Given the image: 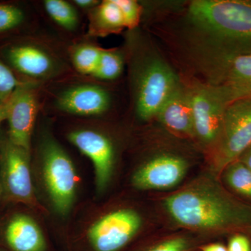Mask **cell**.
<instances>
[{
	"mask_svg": "<svg viewBox=\"0 0 251 251\" xmlns=\"http://www.w3.org/2000/svg\"><path fill=\"white\" fill-rule=\"evenodd\" d=\"M163 204L172 219L186 228L251 234V204L239 201L212 181L190 185L167 197Z\"/></svg>",
	"mask_w": 251,
	"mask_h": 251,
	"instance_id": "1",
	"label": "cell"
},
{
	"mask_svg": "<svg viewBox=\"0 0 251 251\" xmlns=\"http://www.w3.org/2000/svg\"><path fill=\"white\" fill-rule=\"evenodd\" d=\"M189 16L219 41L223 56L251 54V1L198 0L190 5Z\"/></svg>",
	"mask_w": 251,
	"mask_h": 251,
	"instance_id": "2",
	"label": "cell"
},
{
	"mask_svg": "<svg viewBox=\"0 0 251 251\" xmlns=\"http://www.w3.org/2000/svg\"><path fill=\"white\" fill-rule=\"evenodd\" d=\"M43 176L54 209L66 215L75 201L78 176L71 158L52 140L43 149Z\"/></svg>",
	"mask_w": 251,
	"mask_h": 251,
	"instance_id": "3",
	"label": "cell"
},
{
	"mask_svg": "<svg viewBox=\"0 0 251 251\" xmlns=\"http://www.w3.org/2000/svg\"><path fill=\"white\" fill-rule=\"evenodd\" d=\"M217 143L214 167L218 172L224 171L251 146V98L227 104Z\"/></svg>",
	"mask_w": 251,
	"mask_h": 251,
	"instance_id": "4",
	"label": "cell"
},
{
	"mask_svg": "<svg viewBox=\"0 0 251 251\" xmlns=\"http://www.w3.org/2000/svg\"><path fill=\"white\" fill-rule=\"evenodd\" d=\"M0 179L3 199L31 207L37 206L29 152L9 140L2 143L0 147Z\"/></svg>",
	"mask_w": 251,
	"mask_h": 251,
	"instance_id": "5",
	"label": "cell"
},
{
	"mask_svg": "<svg viewBox=\"0 0 251 251\" xmlns=\"http://www.w3.org/2000/svg\"><path fill=\"white\" fill-rule=\"evenodd\" d=\"M141 216L130 209L112 211L91 226L88 238L96 251H119L138 233Z\"/></svg>",
	"mask_w": 251,
	"mask_h": 251,
	"instance_id": "6",
	"label": "cell"
},
{
	"mask_svg": "<svg viewBox=\"0 0 251 251\" xmlns=\"http://www.w3.org/2000/svg\"><path fill=\"white\" fill-rule=\"evenodd\" d=\"M178 88L173 71L161 61H153L145 69L138 90L137 112L148 120L156 116L168 99Z\"/></svg>",
	"mask_w": 251,
	"mask_h": 251,
	"instance_id": "7",
	"label": "cell"
},
{
	"mask_svg": "<svg viewBox=\"0 0 251 251\" xmlns=\"http://www.w3.org/2000/svg\"><path fill=\"white\" fill-rule=\"evenodd\" d=\"M228 99L222 90L201 89L191 95L195 135L202 143H217Z\"/></svg>",
	"mask_w": 251,
	"mask_h": 251,
	"instance_id": "8",
	"label": "cell"
},
{
	"mask_svg": "<svg viewBox=\"0 0 251 251\" xmlns=\"http://www.w3.org/2000/svg\"><path fill=\"white\" fill-rule=\"evenodd\" d=\"M9 140L29 152L31 132L37 114L35 96L27 86L18 87L5 102Z\"/></svg>",
	"mask_w": 251,
	"mask_h": 251,
	"instance_id": "9",
	"label": "cell"
},
{
	"mask_svg": "<svg viewBox=\"0 0 251 251\" xmlns=\"http://www.w3.org/2000/svg\"><path fill=\"white\" fill-rule=\"evenodd\" d=\"M188 171L184 158L160 155L146 162L133 175L132 183L140 190H166L179 184Z\"/></svg>",
	"mask_w": 251,
	"mask_h": 251,
	"instance_id": "10",
	"label": "cell"
},
{
	"mask_svg": "<svg viewBox=\"0 0 251 251\" xmlns=\"http://www.w3.org/2000/svg\"><path fill=\"white\" fill-rule=\"evenodd\" d=\"M69 139L73 145L90 158L94 167L96 184L99 192L108 186L114 166V148L106 136L92 130L72 132Z\"/></svg>",
	"mask_w": 251,
	"mask_h": 251,
	"instance_id": "11",
	"label": "cell"
},
{
	"mask_svg": "<svg viewBox=\"0 0 251 251\" xmlns=\"http://www.w3.org/2000/svg\"><path fill=\"white\" fill-rule=\"evenodd\" d=\"M110 97L99 86L83 85L72 87L57 100L60 110L82 116L100 115L108 110Z\"/></svg>",
	"mask_w": 251,
	"mask_h": 251,
	"instance_id": "12",
	"label": "cell"
},
{
	"mask_svg": "<svg viewBox=\"0 0 251 251\" xmlns=\"http://www.w3.org/2000/svg\"><path fill=\"white\" fill-rule=\"evenodd\" d=\"M222 70L226 87L222 89L229 103L251 98V54L222 56Z\"/></svg>",
	"mask_w": 251,
	"mask_h": 251,
	"instance_id": "13",
	"label": "cell"
},
{
	"mask_svg": "<svg viewBox=\"0 0 251 251\" xmlns=\"http://www.w3.org/2000/svg\"><path fill=\"white\" fill-rule=\"evenodd\" d=\"M5 240L14 251H45L42 231L34 219L25 214H14L6 224Z\"/></svg>",
	"mask_w": 251,
	"mask_h": 251,
	"instance_id": "14",
	"label": "cell"
},
{
	"mask_svg": "<svg viewBox=\"0 0 251 251\" xmlns=\"http://www.w3.org/2000/svg\"><path fill=\"white\" fill-rule=\"evenodd\" d=\"M158 116L171 131L179 135H195L191 95L185 94L179 87L162 107Z\"/></svg>",
	"mask_w": 251,
	"mask_h": 251,
	"instance_id": "15",
	"label": "cell"
},
{
	"mask_svg": "<svg viewBox=\"0 0 251 251\" xmlns=\"http://www.w3.org/2000/svg\"><path fill=\"white\" fill-rule=\"evenodd\" d=\"M8 57L16 69L28 76L44 77L53 69L52 58L34 46H15L9 50Z\"/></svg>",
	"mask_w": 251,
	"mask_h": 251,
	"instance_id": "16",
	"label": "cell"
},
{
	"mask_svg": "<svg viewBox=\"0 0 251 251\" xmlns=\"http://www.w3.org/2000/svg\"><path fill=\"white\" fill-rule=\"evenodd\" d=\"M94 31H116L125 27V20L115 0H106L99 4L94 15Z\"/></svg>",
	"mask_w": 251,
	"mask_h": 251,
	"instance_id": "17",
	"label": "cell"
},
{
	"mask_svg": "<svg viewBox=\"0 0 251 251\" xmlns=\"http://www.w3.org/2000/svg\"><path fill=\"white\" fill-rule=\"evenodd\" d=\"M224 179L229 188L242 197L251 201V171L237 160L224 170Z\"/></svg>",
	"mask_w": 251,
	"mask_h": 251,
	"instance_id": "18",
	"label": "cell"
},
{
	"mask_svg": "<svg viewBox=\"0 0 251 251\" xmlns=\"http://www.w3.org/2000/svg\"><path fill=\"white\" fill-rule=\"evenodd\" d=\"M44 5L48 14L64 29L73 30L78 22L77 11L64 0H46Z\"/></svg>",
	"mask_w": 251,
	"mask_h": 251,
	"instance_id": "19",
	"label": "cell"
},
{
	"mask_svg": "<svg viewBox=\"0 0 251 251\" xmlns=\"http://www.w3.org/2000/svg\"><path fill=\"white\" fill-rule=\"evenodd\" d=\"M102 50L94 46L83 45L77 48L73 55V60L79 72L93 75L98 67Z\"/></svg>",
	"mask_w": 251,
	"mask_h": 251,
	"instance_id": "20",
	"label": "cell"
},
{
	"mask_svg": "<svg viewBox=\"0 0 251 251\" xmlns=\"http://www.w3.org/2000/svg\"><path fill=\"white\" fill-rule=\"evenodd\" d=\"M123 62L120 54L111 51L102 50L98 67L94 76L102 80L117 78L121 74Z\"/></svg>",
	"mask_w": 251,
	"mask_h": 251,
	"instance_id": "21",
	"label": "cell"
},
{
	"mask_svg": "<svg viewBox=\"0 0 251 251\" xmlns=\"http://www.w3.org/2000/svg\"><path fill=\"white\" fill-rule=\"evenodd\" d=\"M22 85L9 68L0 62V101H7L16 89Z\"/></svg>",
	"mask_w": 251,
	"mask_h": 251,
	"instance_id": "22",
	"label": "cell"
},
{
	"mask_svg": "<svg viewBox=\"0 0 251 251\" xmlns=\"http://www.w3.org/2000/svg\"><path fill=\"white\" fill-rule=\"evenodd\" d=\"M24 19V14L12 5L0 4V32L17 27Z\"/></svg>",
	"mask_w": 251,
	"mask_h": 251,
	"instance_id": "23",
	"label": "cell"
},
{
	"mask_svg": "<svg viewBox=\"0 0 251 251\" xmlns=\"http://www.w3.org/2000/svg\"><path fill=\"white\" fill-rule=\"evenodd\" d=\"M193 248L189 239L177 236L161 241L143 251H191Z\"/></svg>",
	"mask_w": 251,
	"mask_h": 251,
	"instance_id": "24",
	"label": "cell"
},
{
	"mask_svg": "<svg viewBox=\"0 0 251 251\" xmlns=\"http://www.w3.org/2000/svg\"><path fill=\"white\" fill-rule=\"evenodd\" d=\"M125 20V27L134 28L138 24L140 18V5L133 0H115Z\"/></svg>",
	"mask_w": 251,
	"mask_h": 251,
	"instance_id": "25",
	"label": "cell"
},
{
	"mask_svg": "<svg viewBox=\"0 0 251 251\" xmlns=\"http://www.w3.org/2000/svg\"><path fill=\"white\" fill-rule=\"evenodd\" d=\"M227 251H251V242L247 236L236 234L229 239Z\"/></svg>",
	"mask_w": 251,
	"mask_h": 251,
	"instance_id": "26",
	"label": "cell"
},
{
	"mask_svg": "<svg viewBox=\"0 0 251 251\" xmlns=\"http://www.w3.org/2000/svg\"><path fill=\"white\" fill-rule=\"evenodd\" d=\"M238 160L242 162L251 171V146L242 153V156L239 157Z\"/></svg>",
	"mask_w": 251,
	"mask_h": 251,
	"instance_id": "27",
	"label": "cell"
},
{
	"mask_svg": "<svg viewBox=\"0 0 251 251\" xmlns=\"http://www.w3.org/2000/svg\"><path fill=\"white\" fill-rule=\"evenodd\" d=\"M202 251H227V247L220 243L208 244L202 248Z\"/></svg>",
	"mask_w": 251,
	"mask_h": 251,
	"instance_id": "28",
	"label": "cell"
},
{
	"mask_svg": "<svg viewBox=\"0 0 251 251\" xmlns=\"http://www.w3.org/2000/svg\"><path fill=\"white\" fill-rule=\"evenodd\" d=\"M75 3L81 8H91L99 4V1L95 0H76Z\"/></svg>",
	"mask_w": 251,
	"mask_h": 251,
	"instance_id": "29",
	"label": "cell"
},
{
	"mask_svg": "<svg viewBox=\"0 0 251 251\" xmlns=\"http://www.w3.org/2000/svg\"><path fill=\"white\" fill-rule=\"evenodd\" d=\"M6 120V110L5 103L0 101V125Z\"/></svg>",
	"mask_w": 251,
	"mask_h": 251,
	"instance_id": "30",
	"label": "cell"
},
{
	"mask_svg": "<svg viewBox=\"0 0 251 251\" xmlns=\"http://www.w3.org/2000/svg\"><path fill=\"white\" fill-rule=\"evenodd\" d=\"M3 199V189L2 185H1V179H0V201Z\"/></svg>",
	"mask_w": 251,
	"mask_h": 251,
	"instance_id": "31",
	"label": "cell"
}]
</instances>
